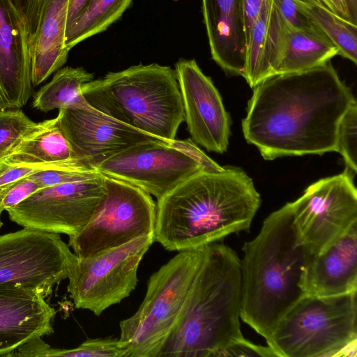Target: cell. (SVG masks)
Here are the masks:
<instances>
[{"mask_svg": "<svg viewBox=\"0 0 357 357\" xmlns=\"http://www.w3.org/2000/svg\"><path fill=\"white\" fill-rule=\"evenodd\" d=\"M86 1L87 0H70L67 25L73 20Z\"/></svg>", "mask_w": 357, "mask_h": 357, "instance_id": "obj_39", "label": "cell"}, {"mask_svg": "<svg viewBox=\"0 0 357 357\" xmlns=\"http://www.w3.org/2000/svg\"><path fill=\"white\" fill-rule=\"evenodd\" d=\"M77 259L59 234L23 227L0 235V284L30 289L45 298L68 278Z\"/></svg>", "mask_w": 357, "mask_h": 357, "instance_id": "obj_9", "label": "cell"}, {"mask_svg": "<svg viewBox=\"0 0 357 357\" xmlns=\"http://www.w3.org/2000/svg\"><path fill=\"white\" fill-rule=\"evenodd\" d=\"M56 119L75 158L94 167L135 145L169 142L122 123L87 101L80 107L59 109Z\"/></svg>", "mask_w": 357, "mask_h": 357, "instance_id": "obj_14", "label": "cell"}, {"mask_svg": "<svg viewBox=\"0 0 357 357\" xmlns=\"http://www.w3.org/2000/svg\"><path fill=\"white\" fill-rule=\"evenodd\" d=\"M242 250L241 319L266 340L306 295V274L314 254L300 236L288 203L264 220Z\"/></svg>", "mask_w": 357, "mask_h": 357, "instance_id": "obj_3", "label": "cell"}, {"mask_svg": "<svg viewBox=\"0 0 357 357\" xmlns=\"http://www.w3.org/2000/svg\"><path fill=\"white\" fill-rule=\"evenodd\" d=\"M241 280L235 250L219 242L206 245L179 317L158 357H218L243 339Z\"/></svg>", "mask_w": 357, "mask_h": 357, "instance_id": "obj_4", "label": "cell"}, {"mask_svg": "<svg viewBox=\"0 0 357 357\" xmlns=\"http://www.w3.org/2000/svg\"><path fill=\"white\" fill-rule=\"evenodd\" d=\"M76 160L56 119L39 122L1 159L6 164L45 165Z\"/></svg>", "mask_w": 357, "mask_h": 357, "instance_id": "obj_22", "label": "cell"}, {"mask_svg": "<svg viewBox=\"0 0 357 357\" xmlns=\"http://www.w3.org/2000/svg\"><path fill=\"white\" fill-rule=\"evenodd\" d=\"M105 190L88 222L69 236L79 259L95 256L139 237L153 234L156 204L151 195L125 181L105 176Z\"/></svg>", "mask_w": 357, "mask_h": 357, "instance_id": "obj_8", "label": "cell"}, {"mask_svg": "<svg viewBox=\"0 0 357 357\" xmlns=\"http://www.w3.org/2000/svg\"><path fill=\"white\" fill-rule=\"evenodd\" d=\"M348 14L354 24H357V0H343Z\"/></svg>", "mask_w": 357, "mask_h": 357, "instance_id": "obj_40", "label": "cell"}, {"mask_svg": "<svg viewBox=\"0 0 357 357\" xmlns=\"http://www.w3.org/2000/svg\"><path fill=\"white\" fill-rule=\"evenodd\" d=\"M277 6L285 23L296 29L317 28L301 11L294 0H276Z\"/></svg>", "mask_w": 357, "mask_h": 357, "instance_id": "obj_34", "label": "cell"}, {"mask_svg": "<svg viewBox=\"0 0 357 357\" xmlns=\"http://www.w3.org/2000/svg\"><path fill=\"white\" fill-rule=\"evenodd\" d=\"M337 152L343 157L347 169L357 172V103L354 102L343 114L337 132Z\"/></svg>", "mask_w": 357, "mask_h": 357, "instance_id": "obj_30", "label": "cell"}, {"mask_svg": "<svg viewBox=\"0 0 357 357\" xmlns=\"http://www.w3.org/2000/svg\"><path fill=\"white\" fill-rule=\"evenodd\" d=\"M213 60L228 75L243 76L246 40L242 0H202Z\"/></svg>", "mask_w": 357, "mask_h": 357, "instance_id": "obj_18", "label": "cell"}, {"mask_svg": "<svg viewBox=\"0 0 357 357\" xmlns=\"http://www.w3.org/2000/svg\"><path fill=\"white\" fill-rule=\"evenodd\" d=\"M301 11L337 47L338 55L357 63V24L317 0H294Z\"/></svg>", "mask_w": 357, "mask_h": 357, "instance_id": "obj_26", "label": "cell"}, {"mask_svg": "<svg viewBox=\"0 0 357 357\" xmlns=\"http://www.w3.org/2000/svg\"><path fill=\"white\" fill-rule=\"evenodd\" d=\"M102 174L94 167L82 160L40 172L27 178L37 182L43 188L54 185L95 178Z\"/></svg>", "mask_w": 357, "mask_h": 357, "instance_id": "obj_29", "label": "cell"}, {"mask_svg": "<svg viewBox=\"0 0 357 357\" xmlns=\"http://www.w3.org/2000/svg\"><path fill=\"white\" fill-rule=\"evenodd\" d=\"M3 211V208L1 207V198H0V229L2 227V225H3V222H2L1 219V213H2Z\"/></svg>", "mask_w": 357, "mask_h": 357, "instance_id": "obj_41", "label": "cell"}, {"mask_svg": "<svg viewBox=\"0 0 357 357\" xmlns=\"http://www.w3.org/2000/svg\"><path fill=\"white\" fill-rule=\"evenodd\" d=\"M252 89L242 130L264 159L337 152L339 123L356 99L331 61Z\"/></svg>", "mask_w": 357, "mask_h": 357, "instance_id": "obj_1", "label": "cell"}, {"mask_svg": "<svg viewBox=\"0 0 357 357\" xmlns=\"http://www.w3.org/2000/svg\"><path fill=\"white\" fill-rule=\"evenodd\" d=\"M70 0H42L38 24L29 42L30 75L36 86L66 62L65 46Z\"/></svg>", "mask_w": 357, "mask_h": 357, "instance_id": "obj_20", "label": "cell"}, {"mask_svg": "<svg viewBox=\"0 0 357 357\" xmlns=\"http://www.w3.org/2000/svg\"><path fill=\"white\" fill-rule=\"evenodd\" d=\"M10 1L24 21L29 43L38 24L42 0H10Z\"/></svg>", "mask_w": 357, "mask_h": 357, "instance_id": "obj_36", "label": "cell"}, {"mask_svg": "<svg viewBox=\"0 0 357 357\" xmlns=\"http://www.w3.org/2000/svg\"><path fill=\"white\" fill-rule=\"evenodd\" d=\"M351 172L347 169L320 179L288 203L300 236L314 254L357 223V190Z\"/></svg>", "mask_w": 357, "mask_h": 357, "instance_id": "obj_11", "label": "cell"}, {"mask_svg": "<svg viewBox=\"0 0 357 357\" xmlns=\"http://www.w3.org/2000/svg\"><path fill=\"white\" fill-rule=\"evenodd\" d=\"M220 356L277 357L275 353L268 345L266 347L257 345L245 337L226 347L220 353L218 357Z\"/></svg>", "mask_w": 357, "mask_h": 357, "instance_id": "obj_35", "label": "cell"}, {"mask_svg": "<svg viewBox=\"0 0 357 357\" xmlns=\"http://www.w3.org/2000/svg\"><path fill=\"white\" fill-rule=\"evenodd\" d=\"M153 242V234H149L95 256L78 258L67 286L75 307L99 316L129 296L137 284L140 261Z\"/></svg>", "mask_w": 357, "mask_h": 357, "instance_id": "obj_10", "label": "cell"}, {"mask_svg": "<svg viewBox=\"0 0 357 357\" xmlns=\"http://www.w3.org/2000/svg\"><path fill=\"white\" fill-rule=\"evenodd\" d=\"M286 26L284 54L275 75L308 70L338 55L337 47L319 29H296L287 24Z\"/></svg>", "mask_w": 357, "mask_h": 357, "instance_id": "obj_23", "label": "cell"}, {"mask_svg": "<svg viewBox=\"0 0 357 357\" xmlns=\"http://www.w3.org/2000/svg\"><path fill=\"white\" fill-rule=\"evenodd\" d=\"M38 124L20 109L0 110V159Z\"/></svg>", "mask_w": 357, "mask_h": 357, "instance_id": "obj_28", "label": "cell"}, {"mask_svg": "<svg viewBox=\"0 0 357 357\" xmlns=\"http://www.w3.org/2000/svg\"><path fill=\"white\" fill-rule=\"evenodd\" d=\"M287 26L276 0H266L246 43L243 77L252 89L275 74L285 47Z\"/></svg>", "mask_w": 357, "mask_h": 357, "instance_id": "obj_21", "label": "cell"}, {"mask_svg": "<svg viewBox=\"0 0 357 357\" xmlns=\"http://www.w3.org/2000/svg\"><path fill=\"white\" fill-rule=\"evenodd\" d=\"M95 167L102 174L128 183L153 195L157 200L202 172L195 161L165 142L135 145Z\"/></svg>", "mask_w": 357, "mask_h": 357, "instance_id": "obj_13", "label": "cell"}, {"mask_svg": "<svg viewBox=\"0 0 357 357\" xmlns=\"http://www.w3.org/2000/svg\"><path fill=\"white\" fill-rule=\"evenodd\" d=\"M260 204L242 169L199 172L157 200L154 241L169 251L205 247L249 231Z\"/></svg>", "mask_w": 357, "mask_h": 357, "instance_id": "obj_2", "label": "cell"}, {"mask_svg": "<svg viewBox=\"0 0 357 357\" xmlns=\"http://www.w3.org/2000/svg\"><path fill=\"white\" fill-rule=\"evenodd\" d=\"M132 0H87L67 25L65 46L70 50L80 42L105 31L118 20Z\"/></svg>", "mask_w": 357, "mask_h": 357, "instance_id": "obj_25", "label": "cell"}, {"mask_svg": "<svg viewBox=\"0 0 357 357\" xmlns=\"http://www.w3.org/2000/svg\"><path fill=\"white\" fill-rule=\"evenodd\" d=\"M169 145L195 161L204 172L218 173L222 172L225 169L209 158L190 138L185 139H174L169 142Z\"/></svg>", "mask_w": 357, "mask_h": 357, "instance_id": "obj_32", "label": "cell"}, {"mask_svg": "<svg viewBox=\"0 0 357 357\" xmlns=\"http://www.w3.org/2000/svg\"><path fill=\"white\" fill-rule=\"evenodd\" d=\"M11 356L128 357V351L119 339H91L77 347L64 349L52 348L38 337L19 347Z\"/></svg>", "mask_w": 357, "mask_h": 357, "instance_id": "obj_27", "label": "cell"}, {"mask_svg": "<svg viewBox=\"0 0 357 357\" xmlns=\"http://www.w3.org/2000/svg\"><path fill=\"white\" fill-rule=\"evenodd\" d=\"M92 107L132 128L170 142L184 121L174 70L158 63L139 64L84 84Z\"/></svg>", "mask_w": 357, "mask_h": 357, "instance_id": "obj_5", "label": "cell"}, {"mask_svg": "<svg viewBox=\"0 0 357 357\" xmlns=\"http://www.w3.org/2000/svg\"><path fill=\"white\" fill-rule=\"evenodd\" d=\"M31 89L26 24L10 0H0V110L21 109Z\"/></svg>", "mask_w": 357, "mask_h": 357, "instance_id": "obj_16", "label": "cell"}, {"mask_svg": "<svg viewBox=\"0 0 357 357\" xmlns=\"http://www.w3.org/2000/svg\"><path fill=\"white\" fill-rule=\"evenodd\" d=\"M80 160L45 165L6 164L0 162V198L16 183L37 172L58 168Z\"/></svg>", "mask_w": 357, "mask_h": 357, "instance_id": "obj_31", "label": "cell"}, {"mask_svg": "<svg viewBox=\"0 0 357 357\" xmlns=\"http://www.w3.org/2000/svg\"><path fill=\"white\" fill-rule=\"evenodd\" d=\"M105 190L102 174L41 188L6 211L22 227L70 236L88 222Z\"/></svg>", "mask_w": 357, "mask_h": 357, "instance_id": "obj_12", "label": "cell"}, {"mask_svg": "<svg viewBox=\"0 0 357 357\" xmlns=\"http://www.w3.org/2000/svg\"><path fill=\"white\" fill-rule=\"evenodd\" d=\"M340 17L351 22L343 0H317ZM354 23V22H353Z\"/></svg>", "mask_w": 357, "mask_h": 357, "instance_id": "obj_38", "label": "cell"}, {"mask_svg": "<svg viewBox=\"0 0 357 357\" xmlns=\"http://www.w3.org/2000/svg\"><path fill=\"white\" fill-rule=\"evenodd\" d=\"M357 291V223L314 255L306 295L337 296Z\"/></svg>", "mask_w": 357, "mask_h": 357, "instance_id": "obj_19", "label": "cell"}, {"mask_svg": "<svg viewBox=\"0 0 357 357\" xmlns=\"http://www.w3.org/2000/svg\"><path fill=\"white\" fill-rule=\"evenodd\" d=\"M93 79V75L82 67L61 68L52 79L36 93L32 105L43 112L80 107L86 102L82 88Z\"/></svg>", "mask_w": 357, "mask_h": 357, "instance_id": "obj_24", "label": "cell"}, {"mask_svg": "<svg viewBox=\"0 0 357 357\" xmlns=\"http://www.w3.org/2000/svg\"><path fill=\"white\" fill-rule=\"evenodd\" d=\"M357 291L305 295L280 319L267 345L277 357L356 356Z\"/></svg>", "mask_w": 357, "mask_h": 357, "instance_id": "obj_6", "label": "cell"}, {"mask_svg": "<svg viewBox=\"0 0 357 357\" xmlns=\"http://www.w3.org/2000/svg\"><path fill=\"white\" fill-rule=\"evenodd\" d=\"M205 248L178 252L150 277L138 310L119 324V340L128 357L158 356L179 317Z\"/></svg>", "mask_w": 357, "mask_h": 357, "instance_id": "obj_7", "label": "cell"}, {"mask_svg": "<svg viewBox=\"0 0 357 357\" xmlns=\"http://www.w3.org/2000/svg\"><path fill=\"white\" fill-rule=\"evenodd\" d=\"M56 313L40 294L0 284V356H10L26 342L53 333Z\"/></svg>", "mask_w": 357, "mask_h": 357, "instance_id": "obj_17", "label": "cell"}, {"mask_svg": "<svg viewBox=\"0 0 357 357\" xmlns=\"http://www.w3.org/2000/svg\"><path fill=\"white\" fill-rule=\"evenodd\" d=\"M174 71L192 141L208 151L223 153L229 145L230 119L218 89L195 59H181Z\"/></svg>", "mask_w": 357, "mask_h": 357, "instance_id": "obj_15", "label": "cell"}, {"mask_svg": "<svg viewBox=\"0 0 357 357\" xmlns=\"http://www.w3.org/2000/svg\"><path fill=\"white\" fill-rule=\"evenodd\" d=\"M41 188L37 182L29 178L18 181L1 197L3 210L7 211Z\"/></svg>", "mask_w": 357, "mask_h": 357, "instance_id": "obj_33", "label": "cell"}, {"mask_svg": "<svg viewBox=\"0 0 357 357\" xmlns=\"http://www.w3.org/2000/svg\"><path fill=\"white\" fill-rule=\"evenodd\" d=\"M266 0H242L246 43L252 28Z\"/></svg>", "mask_w": 357, "mask_h": 357, "instance_id": "obj_37", "label": "cell"}]
</instances>
